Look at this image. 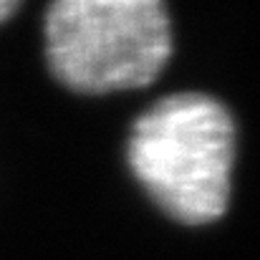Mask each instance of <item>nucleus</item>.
I'll return each mask as SVG.
<instances>
[{
    "label": "nucleus",
    "instance_id": "obj_1",
    "mask_svg": "<svg viewBox=\"0 0 260 260\" xmlns=\"http://www.w3.org/2000/svg\"><path fill=\"white\" fill-rule=\"evenodd\" d=\"M126 159L147 194L184 225L215 222L230 202L235 124L205 93H172L132 126Z\"/></svg>",
    "mask_w": 260,
    "mask_h": 260
},
{
    "label": "nucleus",
    "instance_id": "obj_2",
    "mask_svg": "<svg viewBox=\"0 0 260 260\" xmlns=\"http://www.w3.org/2000/svg\"><path fill=\"white\" fill-rule=\"evenodd\" d=\"M172 53V28L159 0H58L46 13V58L79 93L152 84Z\"/></svg>",
    "mask_w": 260,
    "mask_h": 260
},
{
    "label": "nucleus",
    "instance_id": "obj_3",
    "mask_svg": "<svg viewBox=\"0 0 260 260\" xmlns=\"http://www.w3.org/2000/svg\"><path fill=\"white\" fill-rule=\"evenodd\" d=\"M18 8H20V5H18V3H13V0H0V23H3L8 15H13Z\"/></svg>",
    "mask_w": 260,
    "mask_h": 260
}]
</instances>
